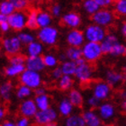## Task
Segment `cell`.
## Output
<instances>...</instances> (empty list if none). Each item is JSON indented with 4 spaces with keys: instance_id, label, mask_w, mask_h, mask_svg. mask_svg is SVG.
I'll return each mask as SVG.
<instances>
[{
    "instance_id": "cell-1",
    "label": "cell",
    "mask_w": 126,
    "mask_h": 126,
    "mask_svg": "<svg viewBox=\"0 0 126 126\" xmlns=\"http://www.w3.org/2000/svg\"><path fill=\"white\" fill-rule=\"evenodd\" d=\"M81 50L82 58L89 63L97 61L104 54L100 42H86L81 47Z\"/></svg>"
},
{
    "instance_id": "cell-2",
    "label": "cell",
    "mask_w": 126,
    "mask_h": 126,
    "mask_svg": "<svg viewBox=\"0 0 126 126\" xmlns=\"http://www.w3.org/2000/svg\"><path fill=\"white\" fill-rule=\"evenodd\" d=\"M60 32L55 26L50 25L43 28H39L37 32V39L42 42L44 46L51 47L58 42Z\"/></svg>"
},
{
    "instance_id": "cell-3",
    "label": "cell",
    "mask_w": 126,
    "mask_h": 126,
    "mask_svg": "<svg viewBox=\"0 0 126 126\" xmlns=\"http://www.w3.org/2000/svg\"><path fill=\"white\" fill-rule=\"evenodd\" d=\"M77 70L75 73V78L79 82L85 84L88 83L94 78V68L89 62L86 61L83 58L77 61Z\"/></svg>"
},
{
    "instance_id": "cell-4",
    "label": "cell",
    "mask_w": 126,
    "mask_h": 126,
    "mask_svg": "<svg viewBox=\"0 0 126 126\" xmlns=\"http://www.w3.org/2000/svg\"><path fill=\"white\" fill-rule=\"evenodd\" d=\"M19 82H20V84L25 85L34 90L36 89L37 87L42 86V77L41 75V72H37V71L26 68L19 76Z\"/></svg>"
},
{
    "instance_id": "cell-5",
    "label": "cell",
    "mask_w": 126,
    "mask_h": 126,
    "mask_svg": "<svg viewBox=\"0 0 126 126\" xmlns=\"http://www.w3.org/2000/svg\"><path fill=\"white\" fill-rule=\"evenodd\" d=\"M92 23L95 24H98L100 26H103L105 28L110 27L113 25L115 20L114 14L108 8H100L96 13L94 14L91 16Z\"/></svg>"
},
{
    "instance_id": "cell-6",
    "label": "cell",
    "mask_w": 126,
    "mask_h": 126,
    "mask_svg": "<svg viewBox=\"0 0 126 126\" xmlns=\"http://www.w3.org/2000/svg\"><path fill=\"white\" fill-rule=\"evenodd\" d=\"M83 32L87 42H101L107 34V32L105 27L100 26L94 23L88 24Z\"/></svg>"
},
{
    "instance_id": "cell-7",
    "label": "cell",
    "mask_w": 126,
    "mask_h": 126,
    "mask_svg": "<svg viewBox=\"0 0 126 126\" xmlns=\"http://www.w3.org/2000/svg\"><path fill=\"white\" fill-rule=\"evenodd\" d=\"M1 46L5 54L8 56H12L15 54H18L21 52L23 49V44L17 35L6 36L2 40Z\"/></svg>"
},
{
    "instance_id": "cell-8",
    "label": "cell",
    "mask_w": 126,
    "mask_h": 126,
    "mask_svg": "<svg viewBox=\"0 0 126 126\" xmlns=\"http://www.w3.org/2000/svg\"><path fill=\"white\" fill-rule=\"evenodd\" d=\"M59 118V112L50 106L45 110H39L33 118L34 124L38 126H43L45 124L56 122Z\"/></svg>"
},
{
    "instance_id": "cell-9",
    "label": "cell",
    "mask_w": 126,
    "mask_h": 126,
    "mask_svg": "<svg viewBox=\"0 0 126 126\" xmlns=\"http://www.w3.org/2000/svg\"><path fill=\"white\" fill-rule=\"evenodd\" d=\"M27 16L24 10H16L12 15L7 16V22L10 24L11 29L16 32H21L26 27Z\"/></svg>"
},
{
    "instance_id": "cell-10",
    "label": "cell",
    "mask_w": 126,
    "mask_h": 126,
    "mask_svg": "<svg viewBox=\"0 0 126 126\" xmlns=\"http://www.w3.org/2000/svg\"><path fill=\"white\" fill-rule=\"evenodd\" d=\"M112 88L106 81H96L92 85V94L97 97L100 101H105L110 97L112 94Z\"/></svg>"
},
{
    "instance_id": "cell-11",
    "label": "cell",
    "mask_w": 126,
    "mask_h": 126,
    "mask_svg": "<svg viewBox=\"0 0 126 126\" xmlns=\"http://www.w3.org/2000/svg\"><path fill=\"white\" fill-rule=\"evenodd\" d=\"M39 111L36 104L32 98H27V99L22 100L18 107L19 114L27 118H33L37 112Z\"/></svg>"
},
{
    "instance_id": "cell-12",
    "label": "cell",
    "mask_w": 126,
    "mask_h": 126,
    "mask_svg": "<svg viewBox=\"0 0 126 126\" xmlns=\"http://www.w3.org/2000/svg\"><path fill=\"white\" fill-rule=\"evenodd\" d=\"M61 23L69 29H78L82 24V17L78 12L69 11L61 16Z\"/></svg>"
},
{
    "instance_id": "cell-13",
    "label": "cell",
    "mask_w": 126,
    "mask_h": 126,
    "mask_svg": "<svg viewBox=\"0 0 126 126\" xmlns=\"http://www.w3.org/2000/svg\"><path fill=\"white\" fill-rule=\"evenodd\" d=\"M66 42L68 46H74V47L81 48L86 41L84 35V32L78 29H70L66 35Z\"/></svg>"
},
{
    "instance_id": "cell-14",
    "label": "cell",
    "mask_w": 126,
    "mask_h": 126,
    "mask_svg": "<svg viewBox=\"0 0 126 126\" xmlns=\"http://www.w3.org/2000/svg\"><path fill=\"white\" fill-rule=\"evenodd\" d=\"M98 113L103 122L105 123H110L113 122L116 115V108L115 106L109 102L101 103L99 107L97 108Z\"/></svg>"
},
{
    "instance_id": "cell-15",
    "label": "cell",
    "mask_w": 126,
    "mask_h": 126,
    "mask_svg": "<svg viewBox=\"0 0 126 126\" xmlns=\"http://www.w3.org/2000/svg\"><path fill=\"white\" fill-rule=\"evenodd\" d=\"M82 116L85 120L87 126H102V119L98 112L94 109H87L82 113Z\"/></svg>"
},
{
    "instance_id": "cell-16",
    "label": "cell",
    "mask_w": 126,
    "mask_h": 126,
    "mask_svg": "<svg viewBox=\"0 0 126 126\" xmlns=\"http://www.w3.org/2000/svg\"><path fill=\"white\" fill-rule=\"evenodd\" d=\"M105 81L112 87H118L122 85L124 80V76L118 71L109 69L105 74Z\"/></svg>"
},
{
    "instance_id": "cell-17",
    "label": "cell",
    "mask_w": 126,
    "mask_h": 126,
    "mask_svg": "<svg viewBox=\"0 0 126 126\" xmlns=\"http://www.w3.org/2000/svg\"><path fill=\"white\" fill-rule=\"evenodd\" d=\"M25 67L27 69H31V70L37 71V72H42L46 68L42 56L27 57L25 61Z\"/></svg>"
},
{
    "instance_id": "cell-18",
    "label": "cell",
    "mask_w": 126,
    "mask_h": 126,
    "mask_svg": "<svg viewBox=\"0 0 126 126\" xmlns=\"http://www.w3.org/2000/svg\"><path fill=\"white\" fill-rule=\"evenodd\" d=\"M119 41L118 36L114 33H107L106 36L104 38L102 42H100L101 47H102L103 52L104 54H110L111 50H113L114 45L118 43Z\"/></svg>"
},
{
    "instance_id": "cell-19",
    "label": "cell",
    "mask_w": 126,
    "mask_h": 126,
    "mask_svg": "<svg viewBox=\"0 0 126 126\" xmlns=\"http://www.w3.org/2000/svg\"><path fill=\"white\" fill-rule=\"evenodd\" d=\"M44 52V45L40 41H34L25 46V55L27 57L42 56Z\"/></svg>"
},
{
    "instance_id": "cell-20",
    "label": "cell",
    "mask_w": 126,
    "mask_h": 126,
    "mask_svg": "<svg viewBox=\"0 0 126 126\" xmlns=\"http://www.w3.org/2000/svg\"><path fill=\"white\" fill-rule=\"evenodd\" d=\"M75 106L72 105L68 97H63L58 104V112L59 114L63 117H68L70 114L74 113Z\"/></svg>"
},
{
    "instance_id": "cell-21",
    "label": "cell",
    "mask_w": 126,
    "mask_h": 126,
    "mask_svg": "<svg viewBox=\"0 0 126 126\" xmlns=\"http://www.w3.org/2000/svg\"><path fill=\"white\" fill-rule=\"evenodd\" d=\"M26 69L25 64H11L6 66L4 69V74L6 78L9 79H15L21 75L24 70Z\"/></svg>"
},
{
    "instance_id": "cell-22",
    "label": "cell",
    "mask_w": 126,
    "mask_h": 126,
    "mask_svg": "<svg viewBox=\"0 0 126 126\" xmlns=\"http://www.w3.org/2000/svg\"><path fill=\"white\" fill-rule=\"evenodd\" d=\"M14 92V86L12 82L5 81L0 84V99L7 102L12 98Z\"/></svg>"
},
{
    "instance_id": "cell-23",
    "label": "cell",
    "mask_w": 126,
    "mask_h": 126,
    "mask_svg": "<svg viewBox=\"0 0 126 126\" xmlns=\"http://www.w3.org/2000/svg\"><path fill=\"white\" fill-rule=\"evenodd\" d=\"M52 17L51 14L48 11L42 10L38 11L37 14V22H38V26L39 28L50 26L52 24Z\"/></svg>"
},
{
    "instance_id": "cell-24",
    "label": "cell",
    "mask_w": 126,
    "mask_h": 126,
    "mask_svg": "<svg viewBox=\"0 0 126 126\" xmlns=\"http://www.w3.org/2000/svg\"><path fill=\"white\" fill-rule=\"evenodd\" d=\"M63 126H87L82 114L80 113H72L68 117H65L63 122Z\"/></svg>"
},
{
    "instance_id": "cell-25",
    "label": "cell",
    "mask_w": 126,
    "mask_h": 126,
    "mask_svg": "<svg viewBox=\"0 0 126 126\" xmlns=\"http://www.w3.org/2000/svg\"><path fill=\"white\" fill-rule=\"evenodd\" d=\"M68 97L76 108L81 107L84 105V96L79 89H76V88L70 89L68 92Z\"/></svg>"
},
{
    "instance_id": "cell-26",
    "label": "cell",
    "mask_w": 126,
    "mask_h": 126,
    "mask_svg": "<svg viewBox=\"0 0 126 126\" xmlns=\"http://www.w3.org/2000/svg\"><path fill=\"white\" fill-rule=\"evenodd\" d=\"M33 99L39 110H45V109L50 107L51 99L47 93L43 94H37L34 96Z\"/></svg>"
},
{
    "instance_id": "cell-27",
    "label": "cell",
    "mask_w": 126,
    "mask_h": 126,
    "mask_svg": "<svg viewBox=\"0 0 126 126\" xmlns=\"http://www.w3.org/2000/svg\"><path fill=\"white\" fill-rule=\"evenodd\" d=\"M34 94V90L25 85L20 84L16 89V96L19 100H24L27 98H31L32 95Z\"/></svg>"
},
{
    "instance_id": "cell-28",
    "label": "cell",
    "mask_w": 126,
    "mask_h": 126,
    "mask_svg": "<svg viewBox=\"0 0 126 126\" xmlns=\"http://www.w3.org/2000/svg\"><path fill=\"white\" fill-rule=\"evenodd\" d=\"M73 85V78H72V76H68V75H63L57 81V87L61 91H69L70 89H72Z\"/></svg>"
},
{
    "instance_id": "cell-29",
    "label": "cell",
    "mask_w": 126,
    "mask_h": 126,
    "mask_svg": "<svg viewBox=\"0 0 126 126\" xmlns=\"http://www.w3.org/2000/svg\"><path fill=\"white\" fill-rule=\"evenodd\" d=\"M82 9L86 15L92 16L100 9V6L94 0H83L82 1Z\"/></svg>"
},
{
    "instance_id": "cell-30",
    "label": "cell",
    "mask_w": 126,
    "mask_h": 126,
    "mask_svg": "<svg viewBox=\"0 0 126 126\" xmlns=\"http://www.w3.org/2000/svg\"><path fill=\"white\" fill-rule=\"evenodd\" d=\"M77 62L73 61H69V60H67V61H63L61 64V68L63 72V75H68V76H75V73H76L77 70Z\"/></svg>"
},
{
    "instance_id": "cell-31",
    "label": "cell",
    "mask_w": 126,
    "mask_h": 126,
    "mask_svg": "<svg viewBox=\"0 0 126 126\" xmlns=\"http://www.w3.org/2000/svg\"><path fill=\"white\" fill-rule=\"evenodd\" d=\"M65 53L68 60H69V61H77L82 58V50L80 47L68 46V48L66 49Z\"/></svg>"
},
{
    "instance_id": "cell-32",
    "label": "cell",
    "mask_w": 126,
    "mask_h": 126,
    "mask_svg": "<svg viewBox=\"0 0 126 126\" xmlns=\"http://www.w3.org/2000/svg\"><path fill=\"white\" fill-rule=\"evenodd\" d=\"M43 58V61H44V64L46 66V68H54L56 67H58L59 64V58L58 56H56L54 53L49 52L46 53L42 56Z\"/></svg>"
},
{
    "instance_id": "cell-33",
    "label": "cell",
    "mask_w": 126,
    "mask_h": 126,
    "mask_svg": "<svg viewBox=\"0 0 126 126\" xmlns=\"http://www.w3.org/2000/svg\"><path fill=\"white\" fill-rule=\"evenodd\" d=\"M16 11L11 0H2L0 2V14L5 16H9Z\"/></svg>"
},
{
    "instance_id": "cell-34",
    "label": "cell",
    "mask_w": 126,
    "mask_h": 126,
    "mask_svg": "<svg viewBox=\"0 0 126 126\" xmlns=\"http://www.w3.org/2000/svg\"><path fill=\"white\" fill-rule=\"evenodd\" d=\"M17 36H18V38L21 41L22 44L24 45V46H26L29 43L35 41V35L30 31H24L23 30L21 32H18Z\"/></svg>"
},
{
    "instance_id": "cell-35",
    "label": "cell",
    "mask_w": 126,
    "mask_h": 126,
    "mask_svg": "<svg viewBox=\"0 0 126 126\" xmlns=\"http://www.w3.org/2000/svg\"><path fill=\"white\" fill-rule=\"evenodd\" d=\"M37 14H38V11L36 10H31L28 13L26 27L29 30H36L39 28L38 22H37Z\"/></svg>"
},
{
    "instance_id": "cell-36",
    "label": "cell",
    "mask_w": 126,
    "mask_h": 126,
    "mask_svg": "<svg viewBox=\"0 0 126 126\" xmlns=\"http://www.w3.org/2000/svg\"><path fill=\"white\" fill-rule=\"evenodd\" d=\"M113 3V10L116 15L121 17H126V0H118Z\"/></svg>"
},
{
    "instance_id": "cell-37",
    "label": "cell",
    "mask_w": 126,
    "mask_h": 126,
    "mask_svg": "<svg viewBox=\"0 0 126 126\" xmlns=\"http://www.w3.org/2000/svg\"><path fill=\"white\" fill-rule=\"evenodd\" d=\"M125 48L126 46L122 43L121 42H119L118 43H116L114 45V47L113 48V50H111V52L109 55H111L112 57H120L125 54Z\"/></svg>"
},
{
    "instance_id": "cell-38",
    "label": "cell",
    "mask_w": 126,
    "mask_h": 126,
    "mask_svg": "<svg viewBox=\"0 0 126 126\" xmlns=\"http://www.w3.org/2000/svg\"><path fill=\"white\" fill-rule=\"evenodd\" d=\"M102 101H100L97 97H95L94 94H91L89 96L87 97V99H86V104L90 109H95V108H98L99 107L100 104H101Z\"/></svg>"
},
{
    "instance_id": "cell-39",
    "label": "cell",
    "mask_w": 126,
    "mask_h": 126,
    "mask_svg": "<svg viewBox=\"0 0 126 126\" xmlns=\"http://www.w3.org/2000/svg\"><path fill=\"white\" fill-rule=\"evenodd\" d=\"M25 61H26L25 56L21 53L12 55L9 58V63L11 64H25Z\"/></svg>"
},
{
    "instance_id": "cell-40",
    "label": "cell",
    "mask_w": 126,
    "mask_h": 126,
    "mask_svg": "<svg viewBox=\"0 0 126 126\" xmlns=\"http://www.w3.org/2000/svg\"><path fill=\"white\" fill-rule=\"evenodd\" d=\"M50 13L55 18L61 17L62 16V6H61V5H60L58 3L53 4L50 8Z\"/></svg>"
},
{
    "instance_id": "cell-41",
    "label": "cell",
    "mask_w": 126,
    "mask_h": 126,
    "mask_svg": "<svg viewBox=\"0 0 126 126\" xmlns=\"http://www.w3.org/2000/svg\"><path fill=\"white\" fill-rule=\"evenodd\" d=\"M11 1L13 3L16 10H25L29 5L28 0H11Z\"/></svg>"
},
{
    "instance_id": "cell-42",
    "label": "cell",
    "mask_w": 126,
    "mask_h": 126,
    "mask_svg": "<svg viewBox=\"0 0 126 126\" xmlns=\"http://www.w3.org/2000/svg\"><path fill=\"white\" fill-rule=\"evenodd\" d=\"M62 76L63 72L61 70V67H56V68H52V70L50 72V78H51V79L55 80V81H58Z\"/></svg>"
},
{
    "instance_id": "cell-43",
    "label": "cell",
    "mask_w": 126,
    "mask_h": 126,
    "mask_svg": "<svg viewBox=\"0 0 126 126\" xmlns=\"http://www.w3.org/2000/svg\"><path fill=\"white\" fill-rule=\"evenodd\" d=\"M16 126H31V121H30V118L20 115V117L16 119Z\"/></svg>"
},
{
    "instance_id": "cell-44",
    "label": "cell",
    "mask_w": 126,
    "mask_h": 126,
    "mask_svg": "<svg viewBox=\"0 0 126 126\" xmlns=\"http://www.w3.org/2000/svg\"><path fill=\"white\" fill-rule=\"evenodd\" d=\"M100 8H108L113 4V0H94Z\"/></svg>"
},
{
    "instance_id": "cell-45",
    "label": "cell",
    "mask_w": 126,
    "mask_h": 126,
    "mask_svg": "<svg viewBox=\"0 0 126 126\" xmlns=\"http://www.w3.org/2000/svg\"><path fill=\"white\" fill-rule=\"evenodd\" d=\"M10 24H9V23L7 21H5L3 22L2 24H0V31L4 32V33H7L8 32L10 31Z\"/></svg>"
},
{
    "instance_id": "cell-46",
    "label": "cell",
    "mask_w": 126,
    "mask_h": 126,
    "mask_svg": "<svg viewBox=\"0 0 126 126\" xmlns=\"http://www.w3.org/2000/svg\"><path fill=\"white\" fill-rule=\"evenodd\" d=\"M5 116H6V109L4 105L0 103V124L5 120Z\"/></svg>"
},
{
    "instance_id": "cell-47",
    "label": "cell",
    "mask_w": 126,
    "mask_h": 126,
    "mask_svg": "<svg viewBox=\"0 0 126 126\" xmlns=\"http://www.w3.org/2000/svg\"><path fill=\"white\" fill-rule=\"evenodd\" d=\"M120 33L126 40V21L123 22L120 25Z\"/></svg>"
},
{
    "instance_id": "cell-48",
    "label": "cell",
    "mask_w": 126,
    "mask_h": 126,
    "mask_svg": "<svg viewBox=\"0 0 126 126\" xmlns=\"http://www.w3.org/2000/svg\"><path fill=\"white\" fill-rule=\"evenodd\" d=\"M46 93H47V89L44 87H42V86L37 87L36 89H34V94L35 95H37V94H46Z\"/></svg>"
},
{
    "instance_id": "cell-49",
    "label": "cell",
    "mask_w": 126,
    "mask_h": 126,
    "mask_svg": "<svg viewBox=\"0 0 126 126\" xmlns=\"http://www.w3.org/2000/svg\"><path fill=\"white\" fill-rule=\"evenodd\" d=\"M0 126H16V122H13L11 120H4L0 124Z\"/></svg>"
},
{
    "instance_id": "cell-50",
    "label": "cell",
    "mask_w": 126,
    "mask_h": 126,
    "mask_svg": "<svg viewBox=\"0 0 126 126\" xmlns=\"http://www.w3.org/2000/svg\"><path fill=\"white\" fill-rule=\"evenodd\" d=\"M58 58H59V61H61V62H63V61H67V60H68L65 51H64V52L59 53V54H58Z\"/></svg>"
},
{
    "instance_id": "cell-51",
    "label": "cell",
    "mask_w": 126,
    "mask_h": 126,
    "mask_svg": "<svg viewBox=\"0 0 126 126\" xmlns=\"http://www.w3.org/2000/svg\"><path fill=\"white\" fill-rule=\"evenodd\" d=\"M121 109L124 113H126V99L122 100L121 103Z\"/></svg>"
},
{
    "instance_id": "cell-52",
    "label": "cell",
    "mask_w": 126,
    "mask_h": 126,
    "mask_svg": "<svg viewBox=\"0 0 126 126\" xmlns=\"http://www.w3.org/2000/svg\"><path fill=\"white\" fill-rule=\"evenodd\" d=\"M7 21V16H4L2 14H0V24H2L3 22Z\"/></svg>"
},
{
    "instance_id": "cell-53",
    "label": "cell",
    "mask_w": 126,
    "mask_h": 126,
    "mask_svg": "<svg viewBox=\"0 0 126 126\" xmlns=\"http://www.w3.org/2000/svg\"><path fill=\"white\" fill-rule=\"evenodd\" d=\"M120 97H121L122 100L126 99V91H123V92L120 94Z\"/></svg>"
},
{
    "instance_id": "cell-54",
    "label": "cell",
    "mask_w": 126,
    "mask_h": 126,
    "mask_svg": "<svg viewBox=\"0 0 126 126\" xmlns=\"http://www.w3.org/2000/svg\"><path fill=\"white\" fill-rule=\"evenodd\" d=\"M43 126H59V125L56 122H53V123H50V124H45V125H43Z\"/></svg>"
},
{
    "instance_id": "cell-55",
    "label": "cell",
    "mask_w": 126,
    "mask_h": 126,
    "mask_svg": "<svg viewBox=\"0 0 126 126\" xmlns=\"http://www.w3.org/2000/svg\"><path fill=\"white\" fill-rule=\"evenodd\" d=\"M116 1H118V0H113V2H116Z\"/></svg>"
},
{
    "instance_id": "cell-56",
    "label": "cell",
    "mask_w": 126,
    "mask_h": 126,
    "mask_svg": "<svg viewBox=\"0 0 126 126\" xmlns=\"http://www.w3.org/2000/svg\"><path fill=\"white\" fill-rule=\"evenodd\" d=\"M124 55H125V56H126V48H125V54H124Z\"/></svg>"
},
{
    "instance_id": "cell-57",
    "label": "cell",
    "mask_w": 126,
    "mask_h": 126,
    "mask_svg": "<svg viewBox=\"0 0 126 126\" xmlns=\"http://www.w3.org/2000/svg\"><path fill=\"white\" fill-rule=\"evenodd\" d=\"M102 126H109V125H102Z\"/></svg>"
}]
</instances>
